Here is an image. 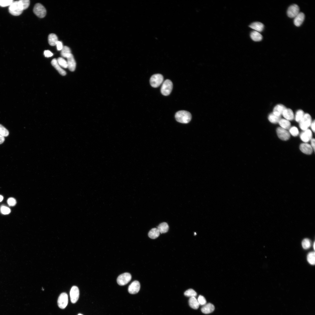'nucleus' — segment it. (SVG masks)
<instances>
[{
    "label": "nucleus",
    "instance_id": "36",
    "mask_svg": "<svg viewBox=\"0 0 315 315\" xmlns=\"http://www.w3.org/2000/svg\"><path fill=\"white\" fill-rule=\"evenodd\" d=\"M9 134V132L8 130L2 125L0 124V134L4 137H6L8 136Z\"/></svg>",
    "mask_w": 315,
    "mask_h": 315
},
{
    "label": "nucleus",
    "instance_id": "2",
    "mask_svg": "<svg viewBox=\"0 0 315 315\" xmlns=\"http://www.w3.org/2000/svg\"><path fill=\"white\" fill-rule=\"evenodd\" d=\"M24 10L20 0L13 1L9 6L8 10L11 15L18 16L22 13Z\"/></svg>",
    "mask_w": 315,
    "mask_h": 315
},
{
    "label": "nucleus",
    "instance_id": "30",
    "mask_svg": "<svg viewBox=\"0 0 315 315\" xmlns=\"http://www.w3.org/2000/svg\"><path fill=\"white\" fill-rule=\"evenodd\" d=\"M315 252H311L309 253L307 256V260L308 262L311 264L314 265L315 263Z\"/></svg>",
    "mask_w": 315,
    "mask_h": 315
},
{
    "label": "nucleus",
    "instance_id": "31",
    "mask_svg": "<svg viewBox=\"0 0 315 315\" xmlns=\"http://www.w3.org/2000/svg\"><path fill=\"white\" fill-rule=\"evenodd\" d=\"M304 114V111L302 110H298L296 113L295 116L296 121L299 122L303 118Z\"/></svg>",
    "mask_w": 315,
    "mask_h": 315
},
{
    "label": "nucleus",
    "instance_id": "32",
    "mask_svg": "<svg viewBox=\"0 0 315 315\" xmlns=\"http://www.w3.org/2000/svg\"><path fill=\"white\" fill-rule=\"evenodd\" d=\"M57 62L60 66L64 68H68L67 61L62 57L58 58L57 60Z\"/></svg>",
    "mask_w": 315,
    "mask_h": 315
},
{
    "label": "nucleus",
    "instance_id": "23",
    "mask_svg": "<svg viewBox=\"0 0 315 315\" xmlns=\"http://www.w3.org/2000/svg\"><path fill=\"white\" fill-rule=\"evenodd\" d=\"M250 37L253 41H259L262 40V36L258 32L256 31L252 32L250 34Z\"/></svg>",
    "mask_w": 315,
    "mask_h": 315
},
{
    "label": "nucleus",
    "instance_id": "47",
    "mask_svg": "<svg viewBox=\"0 0 315 315\" xmlns=\"http://www.w3.org/2000/svg\"><path fill=\"white\" fill-rule=\"evenodd\" d=\"M3 199V197L2 196L0 195V202H1Z\"/></svg>",
    "mask_w": 315,
    "mask_h": 315
},
{
    "label": "nucleus",
    "instance_id": "43",
    "mask_svg": "<svg viewBox=\"0 0 315 315\" xmlns=\"http://www.w3.org/2000/svg\"><path fill=\"white\" fill-rule=\"evenodd\" d=\"M56 45L58 50H61L63 47L62 42L59 41L57 42Z\"/></svg>",
    "mask_w": 315,
    "mask_h": 315
},
{
    "label": "nucleus",
    "instance_id": "17",
    "mask_svg": "<svg viewBox=\"0 0 315 315\" xmlns=\"http://www.w3.org/2000/svg\"><path fill=\"white\" fill-rule=\"evenodd\" d=\"M282 115L285 119L289 121L292 120L294 118L293 112L290 108H286L283 111Z\"/></svg>",
    "mask_w": 315,
    "mask_h": 315
},
{
    "label": "nucleus",
    "instance_id": "5",
    "mask_svg": "<svg viewBox=\"0 0 315 315\" xmlns=\"http://www.w3.org/2000/svg\"><path fill=\"white\" fill-rule=\"evenodd\" d=\"M163 77L160 74H156L153 75L150 79V83L151 85L153 88H157L159 87L163 82Z\"/></svg>",
    "mask_w": 315,
    "mask_h": 315
},
{
    "label": "nucleus",
    "instance_id": "1",
    "mask_svg": "<svg viewBox=\"0 0 315 315\" xmlns=\"http://www.w3.org/2000/svg\"><path fill=\"white\" fill-rule=\"evenodd\" d=\"M175 118L178 122L183 123H187L191 120V115L188 111L181 110L176 113Z\"/></svg>",
    "mask_w": 315,
    "mask_h": 315
},
{
    "label": "nucleus",
    "instance_id": "40",
    "mask_svg": "<svg viewBox=\"0 0 315 315\" xmlns=\"http://www.w3.org/2000/svg\"><path fill=\"white\" fill-rule=\"evenodd\" d=\"M20 0L24 10L27 9L29 5L30 1L29 0Z\"/></svg>",
    "mask_w": 315,
    "mask_h": 315
},
{
    "label": "nucleus",
    "instance_id": "21",
    "mask_svg": "<svg viewBox=\"0 0 315 315\" xmlns=\"http://www.w3.org/2000/svg\"><path fill=\"white\" fill-rule=\"evenodd\" d=\"M286 108L283 105L278 104L274 108L273 113L276 116H280Z\"/></svg>",
    "mask_w": 315,
    "mask_h": 315
},
{
    "label": "nucleus",
    "instance_id": "10",
    "mask_svg": "<svg viewBox=\"0 0 315 315\" xmlns=\"http://www.w3.org/2000/svg\"><path fill=\"white\" fill-rule=\"evenodd\" d=\"M71 302L75 303L78 301L79 295V291L78 288L76 286H72L70 292Z\"/></svg>",
    "mask_w": 315,
    "mask_h": 315
},
{
    "label": "nucleus",
    "instance_id": "35",
    "mask_svg": "<svg viewBox=\"0 0 315 315\" xmlns=\"http://www.w3.org/2000/svg\"><path fill=\"white\" fill-rule=\"evenodd\" d=\"M289 132L292 136H298L299 133L298 128L295 126L290 127L289 129Z\"/></svg>",
    "mask_w": 315,
    "mask_h": 315
},
{
    "label": "nucleus",
    "instance_id": "33",
    "mask_svg": "<svg viewBox=\"0 0 315 315\" xmlns=\"http://www.w3.org/2000/svg\"><path fill=\"white\" fill-rule=\"evenodd\" d=\"M184 295L188 297H195L197 295V293L194 290L190 289L185 291Z\"/></svg>",
    "mask_w": 315,
    "mask_h": 315
},
{
    "label": "nucleus",
    "instance_id": "19",
    "mask_svg": "<svg viewBox=\"0 0 315 315\" xmlns=\"http://www.w3.org/2000/svg\"><path fill=\"white\" fill-rule=\"evenodd\" d=\"M214 306L211 303L206 304L201 309L202 312L205 314H208L212 312L214 310Z\"/></svg>",
    "mask_w": 315,
    "mask_h": 315
},
{
    "label": "nucleus",
    "instance_id": "18",
    "mask_svg": "<svg viewBox=\"0 0 315 315\" xmlns=\"http://www.w3.org/2000/svg\"><path fill=\"white\" fill-rule=\"evenodd\" d=\"M51 64L61 75L63 76L66 75V71L62 68L58 64L57 60L56 59H53L51 61Z\"/></svg>",
    "mask_w": 315,
    "mask_h": 315
},
{
    "label": "nucleus",
    "instance_id": "11",
    "mask_svg": "<svg viewBox=\"0 0 315 315\" xmlns=\"http://www.w3.org/2000/svg\"><path fill=\"white\" fill-rule=\"evenodd\" d=\"M299 8L296 4L290 6L287 11V15L290 18H294L299 13Z\"/></svg>",
    "mask_w": 315,
    "mask_h": 315
},
{
    "label": "nucleus",
    "instance_id": "14",
    "mask_svg": "<svg viewBox=\"0 0 315 315\" xmlns=\"http://www.w3.org/2000/svg\"><path fill=\"white\" fill-rule=\"evenodd\" d=\"M66 58L68 68L71 71H74L76 68V64L73 55L71 54Z\"/></svg>",
    "mask_w": 315,
    "mask_h": 315
},
{
    "label": "nucleus",
    "instance_id": "15",
    "mask_svg": "<svg viewBox=\"0 0 315 315\" xmlns=\"http://www.w3.org/2000/svg\"><path fill=\"white\" fill-rule=\"evenodd\" d=\"M300 149L302 153L306 154H311L313 151V148L311 145L306 143L301 144Z\"/></svg>",
    "mask_w": 315,
    "mask_h": 315
},
{
    "label": "nucleus",
    "instance_id": "29",
    "mask_svg": "<svg viewBox=\"0 0 315 315\" xmlns=\"http://www.w3.org/2000/svg\"><path fill=\"white\" fill-rule=\"evenodd\" d=\"M268 119L272 123H276L279 122L281 118L280 116H276L272 113L269 115Z\"/></svg>",
    "mask_w": 315,
    "mask_h": 315
},
{
    "label": "nucleus",
    "instance_id": "20",
    "mask_svg": "<svg viewBox=\"0 0 315 315\" xmlns=\"http://www.w3.org/2000/svg\"><path fill=\"white\" fill-rule=\"evenodd\" d=\"M249 27L255 31L258 32H262L264 28V25L259 22H255L251 23Z\"/></svg>",
    "mask_w": 315,
    "mask_h": 315
},
{
    "label": "nucleus",
    "instance_id": "34",
    "mask_svg": "<svg viewBox=\"0 0 315 315\" xmlns=\"http://www.w3.org/2000/svg\"><path fill=\"white\" fill-rule=\"evenodd\" d=\"M303 248L304 249H307L310 248L311 245V242L310 240L306 238L304 239L302 243Z\"/></svg>",
    "mask_w": 315,
    "mask_h": 315
},
{
    "label": "nucleus",
    "instance_id": "24",
    "mask_svg": "<svg viewBox=\"0 0 315 315\" xmlns=\"http://www.w3.org/2000/svg\"><path fill=\"white\" fill-rule=\"evenodd\" d=\"M189 304L191 307L194 309H197L200 304L195 297H190L189 300Z\"/></svg>",
    "mask_w": 315,
    "mask_h": 315
},
{
    "label": "nucleus",
    "instance_id": "16",
    "mask_svg": "<svg viewBox=\"0 0 315 315\" xmlns=\"http://www.w3.org/2000/svg\"><path fill=\"white\" fill-rule=\"evenodd\" d=\"M304 15L303 13L299 12L294 18V24L297 27L300 26L303 23L304 19Z\"/></svg>",
    "mask_w": 315,
    "mask_h": 315
},
{
    "label": "nucleus",
    "instance_id": "8",
    "mask_svg": "<svg viewBox=\"0 0 315 315\" xmlns=\"http://www.w3.org/2000/svg\"><path fill=\"white\" fill-rule=\"evenodd\" d=\"M68 303V297L65 293H63L60 295L58 299L57 304L59 307L62 309L65 308Z\"/></svg>",
    "mask_w": 315,
    "mask_h": 315
},
{
    "label": "nucleus",
    "instance_id": "37",
    "mask_svg": "<svg viewBox=\"0 0 315 315\" xmlns=\"http://www.w3.org/2000/svg\"><path fill=\"white\" fill-rule=\"evenodd\" d=\"M13 1L12 0H0V6L4 7L9 6Z\"/></svg>",
    "mask_w": 315,
    "mask_h": 315
},
{
    "label": "nucleus",
    "instance_id": "25",
    "mask_svg": "<svg viewBox=\"0 0 315 315\" xmlns=\"http://www.w3.org/2000/svg\"><path fill=\"white\" fill-rule=\"evenodd\" d=\"M281 127L286 130L290 127V123L289 121L285 119H281L278 122Z\"/></svg>",
    "mask_w": 315,
    "mask_h": 315
},
{
    "label": "nucleus",
    "instance_id": "12",
    "mask_svg": "<svg viewBox=\"0 0 315 315\" xmlns=\"http://www.w3.org/2000/svg\"><path fill=\"white\" fill-rule=\"evenodd\" d=\"M140 285L139 282L137 281L132 282L128 288V292L131 294H135L138 293L140 290Z\"/></svg>",
    "mask_w": 315,
    "mask_h": 315
},
{
    "label": "nucleus",
    "instance_id": "9",
    "mask_svg": "<svg viewBox=\"0 0 315 315\" xmlns=\"http://www.w3.org/2000/svg\"><path fill=\"white\" fill-rule=\"evenodd\" d=\"M276 131L278 137L282 140L286 141L290 138L289 132L285 129L279 127L277 128Z\"/></svg>",
    "mask_w": 315,
    "mask_h": 315
},
{
    "label": "nucleus",
    "instance_id": "7",
    "mask_svg": "<svg viewBox=\"0 0 315 315\" xmlns=\"http://www.w3.org/2000/svg\"><path fill=\"white\" fill-rule=\"evenodd\" d=\"M132 276L129 273H125L118 276L117 281L118 284L120 286H124L127 284L131 280Z\"/></svg>",
    "mask_w": 315,
    "mask_h": 315
},
{
    "label": "nucleus",
    "instance_id": "6",
    "mask_svg": "<svg viewBox=\"0 0 315 315\" xmlns=\"http://www.w3.org/2000/svg\"><path fill=\"white\" fill-rule=\"evenodd\" d=\"M33 11L34 13L40 18L45 17L46 13V11L45 8L42 5L39 3H37L35 5Z\"/></svg>",
    "mask_w": 315,
    "mask_h": 315
},
{
    "label": "nucleus",
    "instance_id": "49",
    "mask_svg": "<svg viewBox=\"0 0 315 315\" xmlns=\"http://www.w3.org/2000/svg\"><path fill=\"white\" fill-rule=\"evenodd\" d=\"M78 315H82V314H78Z\"/></svg>",
    "mask_w": 315,
    "mask_h": 315
},
{
    "label": "nucleus",
    "instance_id": "38",
    "mask_svg": "<svg viewBox=\"0 0 315 315\" xmlns=\"http://www.w3.org/2000/svg\"><path fill=\"white\" fill-rule=\"evenodd\" d=\"M198 301L200 305H204L206 304V300L204 297L202 295H200L198 298Z\"/></svg>",
    "mask_w": 315,
    "mask_h": 315
},
{
    "label": "nucleus",
    "instance_id": "39",
    "mask_svg": "<svg viewBox=\"0 0 315 315\" xmlns=\"http://www.w3.org/2000/svg\"><path fill=\"white\" fill-rule=\"evenodd\" d=\"M1 213L4 214H8L10 212V209L8 207L2 206L1 208Z\"/></svg>",
    "mask_w": 315,
    "mask_h": 315
},
{
    "label": "nucleus",
    "instance_id": "46",
    "mask_svg": "<svg viewBox=\"0 0 315 315\" xmlns=\"http://www.w3.org/2000/svg\"><path fill=\"white\" fill-rule=\"evenodd\" d=\"M5 140V138L4 136L0 134V144L3 143Z\"/></svg>",
    "mask_w": 315,
    "mask_h": 315
},
{
    "label": "nucleus",
    "instance_id": "28",
    "mask_svg": "<svg viewBox=\"0 0 315 315\" xmlns=\"http://www.w3.org/2000/svg\"><path fill=\"white\" fill-rule=\"evenodd\" d=\"M61 51V55L64 57L67 58L71 54L70 48L66 46H63Z\"/></svg>",
    "mask_w": 315,
    "mask_h": 315
},
{
    "label": "nucleus",
    "instance_id": "42",
    "mask_svg": "<svg viewBox=\"0 0 315 315\" xmlns=\"http://www.w3.org/2000/svg\"><path fill=\"white\" fill-rule=\"evenodd\" d=\"M44 55L46 57H48L52 56L53 53L49 50H45L44 52Z\"/></svg>",
    "mask_w": 315,
    "mask_h": 315
},
{
    "label": "nucleus",
    "instance_id": "4",
    "mask_svg": "<svg viewBox=\"0 0 315 315\" xmlns=\"http://www.w3.org/2000/svg\"><path fill=\"white\" fill-rule=\"evenodd\" d=\"M299 123V126L300 129L304 131L308 129L312 123V118L310 115L308 113L304 114Z\"/></svg>",
    "mask_w": 315,
    "mask_h": 315
},
{
    "label": "nucleus",
    "instance_id": "44",
    "mask_svg": "<svg viewBox=\"0 0 315 315\" xmlns=\"http://www.w3.org/2000/svg\"><path fill=\"white\" fill-rule=\"evenodd\" d=\"M315 139H312L311 140V145H310L311 146L312 148L314 150V151H315Z\"/></svg>",
    "mask_w": 315,
    "mask_h": 315
},
{
    "label": "nucleus",
    "instance_id": "26",
    "mask_svg": "<svg viewBox=\"0 0 315 315\" xmlns=\"http://www.w3.org/2000/svg\"><path fill=\"white\" fill-rule=\"evenodd\" d=\"M169 226L166 222H163L160 224L157 227V228L160 233H165L167 232L169 230Z\"/></svg>",
    "mask_w": 315,
    "mask_h": 315
},
{
    "label": "nucleus",
    "instance_id": "48",
    "mask_svg": "<svg viewBox=\"0 0 315 315\" xmlns=\"http://www.w3.org/2000/svg\"><path fill=\"white\" fill-rule=\"evenodd\" d=\"M313 247H314V249H315V242H314V244Z\"/></svg>",
    "mask_w": 315,
    "mask_h": 315
},
{
    "label": "nucleus",
    "instance_id": "22",
    "mask_svg": "<svg viewBox=\"0 0 315 315\" xmlns=\"http://www.w3.org/2000/svg\"><path fill=\"white\" fill-rule=\"evenodd\" d=\"M48 41L50 45L52 46L56 45L57 42L58 41L57 36L53 33L49 34L48 37Z\"/></svg>",
    "mask_w": 315,
    "mask_h": 315
},
{
    "label": "nucleus",
    "instance_id": "13",
    "mask_svg": "<svg viewBox=\"0 0 315 315\" xmlns=\"http://www.w3.org/2000/svg\"><path fill=\"white\" fill-rule=\"evenodd\" d=\"M300 137L301 140L306 143L312 139V132L310 130L308 129L301 133Z\"/></svg>",
    "mask_w": 315,
    "mask_h": 315
},
{
    "label": "nucleus",
    "instance_id": "41",
    "mask_svg": "<svg viewBox=\"0 0 315 315\" xmlns=\"http://www.w3.org/2000/svg\"><path fill=\"white\" fill-rule=\"evenodd\" d=\"M7 203L9 206H13L16 204V201L15 198L12 197H10L7 200Z\"/></svg>",
    "mask_w": 315,
    "mask_h": 315
},
{
    "label": "nucleus",
    "instance_id": "27",
    "mask_svg": "<svg viewBox=\"0 0 315 315\" xmlns=\"http://www.w3.org/2000/svg\"><path fill=\"white\" fill-rule=\"evenodd\" d=\"M160 233L157 228L152 229L148 233V236L152 239H155L159 237Z\"/></svg>",
    "mask_w": 315,
    "mask_h": 315
},
{
    "label": "nucleus",
    "instance_id": "45",
    "mask_svg": "<svg viewBox=\"0 0 315 315\" xmlns=\"http://www.w3.org/2000/svg\"><path fill=\"white\" fill-rule=\"evenodd\" d=\"M315 120H314L312 122V123H311V125H310V126H311V128L312 130L314 132H315Z\"/></svg>",
    "mask_w": 315,
    "mask_h": 315
},
{
    "label": "nucleus",
    "instance_id": "3",
    "mask_svg": "<svg viewBox=\"0 0 315 315\" xmlns=\"http://www.w3.org/2000/svg\"><path fill=\"white\" fill-rule=\"evenodd\" d=\"M173 88V83L169 79L165 80L163 83L161 88V93L164 96H167L171 93Z\"/></svg>",
    "mask_w": 315,
    "mask_h": 315
}]
</instances>
